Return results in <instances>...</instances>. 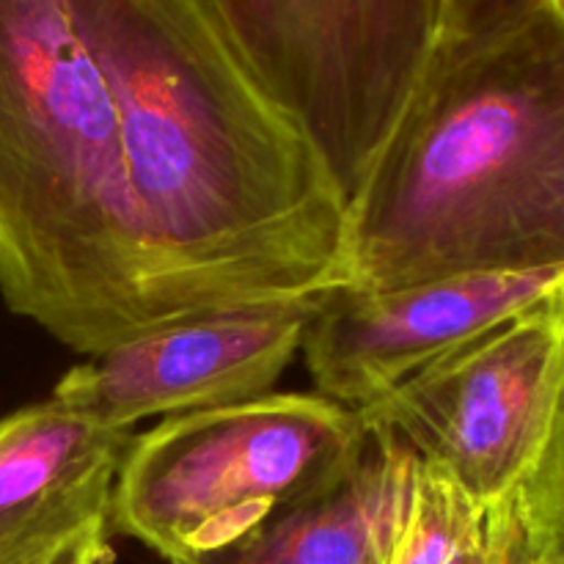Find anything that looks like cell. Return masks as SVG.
<instances>
[{"mask_svg":"<svg viewBox=\"0 0 564 564\" xmlns=\"http://www.w3.org/2000/svg\"><path fill=\"white\" fill-rule=\"evenodd\" d=\"M99 66L154 319L345 286L347 204L220 0H72Z\"/></svg>","mask_w":564,"mask_h":564,"instance_id":"6da1fadb","label":"cell"},{"mask_svg":"<svg viewBox=\"0 0 564 564\" xmlns=\"http://www.w3.org/2000/svg\"><path fill=\"white\" fill-rule=\"evenodd\" d=\"M564 264V22L549 0L446 31L347 204L345 286Z\"/></svg>","mask_w":564,"mask_h":564,"instance_id":"7a4b0ae2","label":"cell"},{"mask_svg":"<svg viewBox=\"0 0 564 564\" xmlns=\"http://www.w3.org/2000/svg\"><path fill=\"white\" fill-rule=\"evenodd\" d=\"M0 295L88 356L158 325L113 102L72 0H0Z\"/></svg>","mask_w":564,"mask_h":564,"instance_id":"3957f363","label":"cell"},{"mask_svg":"<svg viewBox=\"0 0 564 564\" xmlns=\"http://www.w3.org/2000/svg\"><path fill=\"white\" fill-rule=\"evenodd\" d=\"M367 435L356 411L319 394L169 416L132 438L110 490V532L169 564L218 554L339 482Z\"/></svg>","mask_w":564,"mask_h":564,"instance_id":"277c9868","label":"cell"},{"mask_svg":"<svg viewBox=\"0 0 564 564\" xmlns=\"http://www.w3.org/2000/svg\"><path fill=\"white\" fill-rule=\"evenodd\" d=\"M262 86L356 198L446 36V0H220Z\"/></svg>","mask_w":564,"mask_h":564,"instance_id":"5b68a950","label":"cell"},{"mask_svg":"<svg viewBox=\"0 0 564 564\" xmlns=\"http://www.w3.org/2000/svg\"><path fill=\"white\" fill-rule=\"evenodd\" d=\"M564 391V292L501 319L356 411L441 468L482 510L512 505L538 468Z\"/></svg>","mask_w":564,"mask_h":564,"instance_id":"8992f818","label":"cell"},{"mask_svg":"<svg viewBox=\"0 0 564 564\" xmlns=\"http://www.w3.org/2000/svg\"><path fill=\"white\" fill-rule=\"evenodd\" d=\"M317 297L204 308L152 325L72 367L53 400L102 427L130 430L149 416L273 394L301 350Z\"/></svg>","mask_w":564,"mask_h":564,"instance_id":"52a82bcc","label":"cell"},{"mask_svg":"<svg viewBox=\"0 0 564 564\" xmlns=\"http://www.w3.org/2000/svg\"><path fill=\"white\" fill-rule=\"evenodd\" d=\"M562 281L564 264L474 270L383 290L336 286L314 301L301 350L319 397L361 411L482 330L549 297Z\"/></svg>","mask_w":564,"mask_h":564,"instance_id":"ba28073f","label":"cell"},{"mask_svg":"<svg viewBox=\"0 0 564 564\" xmlns=\"http://www.w3.org/2000/svg\"><path fill=\"white\" fill-rule=\"evenodd\" d=\"M350 471L218 554L187 564H386L408 516L419 460L378 427Z\"/></svg>","mask_w":564,"mask_h":564,"instance_id":"9c48e42d","label":"cell"},{"mask_svg":"<svg viewBox=\"0 0 564 564\" xmlns=\"http://www.w3.org/2000/svg\"><path fill=\"white\" fill-rule=\"evenodd\" d=\"M132 438L130 430L102 427L53 397L0 419V543L116 479Z\"/></svg>","mask_w":564,"mask_h":564,"instance_id":"30bf717a","label":"cell"},{"mask_svg":"<svg viewBox=\"0 0 564 564\" xmlns=\"http://www.w3.org/2000/svg\"><path fill=\"white\" fill-rule=\"evenodd\" d=\"M441 468L419 463L411 507L386 564H452L490 521Z\"/></svg>","mask_w":564,"mask_h":564,"instance_id":"8fae6325","label":"cell"},{"mask_svg":"<svg viewBox=\"0 0 564 564\" xmlns=\"http://www.w3.org/2000/svg\"><path fill=\"white\" fill-rule=\"evenodd\" d=\"M110 482L44 518L20 538L0 543V564H110Z\"/></svg>","mask_w":564,"mask_h":564,"instance_id":"7c38bea8","label":"cell"},{"mask_svg":"<svg viewBox=\"0 0 564 564\" xmlns=\"http://www.w3.org/2000/svg\"><path fill=\"white\" fill-rule=\"evenodd\" d=\"M512 556L523 564L564 562V391L538 468L512 505Z\"/></svg>","mask_w":564,"mask_h":564,"instance_id":"4fadbf2b","label":"cell"},{"mask_svg":"<svg viewBox=\"0 0 564 564\" xmlns=\"http://www.w3.org/2000/svg\"><path fill=\"white\" fill-rule=\"evenodd\" d=\"M516 505V501H512ZM512 505L499 507L490 512L485 532L463 551L452 564H510L512 538H516V516Z\"/></svg>","mask_w":564,"mask_h":564,"instance_id":"5bb4252c","label":"cell"},{"mask_svg":"<svg viewBox=\"0 0 564 564\" xmlns=\"http://www.w3.org/2000/svg\"><path fill=\"white\" fill-rule=\"evenodd\" d=\"M532 3L538 0H446V31L482 25V22L512 14Z\"/></svg>","mask_w":564,"mask_h":564,"instance_id":"9a60e30c","label":"cell"},{"mask_svg":"<svg viewBox=\"0 0 564 564\" xmlns=\"http://www.w3.org/2000/svg\"><path fill=\"white\" fill-rule=\"evenodd\" d=\"M549 6L556 11V17H560V20L564 22V0H549Z\"/></svg>","mask_w":564,"mask_h":564,"instance_id":"2e32d148","label":"cell"},{"mask_svg":"<svg viewBox=\"0 0 564 564\" xmlns=\"http://www.w3.org/2000/svg\"><path fill=\"white\" fill-rule=\"evenodd\" d=\"M512 540H516V538H512ZM510 564H523V562H518L516 556H512V551H510ZM551 564H564V562H551Z\"/></svg>","mask_w":564,"mask_h":564,"instance_id":"e0dca14e","label":"cell"},{"mask_svg":"<svg viewBox=\"0 0 564 564\" xmlns=\"http://www.w3.org/2000/svg\"><path fill=\"white\" fill-rule=\"evenodd\" d=\"M562 292H564V281H562Z\"/></svg>","mask_w":564,"mask_h":564,"instance_id":"ac0fdd59","label":"cell"}]
</instances>
